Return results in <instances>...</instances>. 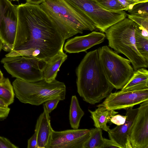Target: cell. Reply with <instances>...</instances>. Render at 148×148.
<instances>
[{
  "mask_svg": "<svg viewBox=\"0 0 148 148\" xmlns=\"http://www.w3.org/2000/svg\"><path fill=\"white\" fill-rule=\"evenodd\" d=\"M16 6L13 50L5 56H28L43 63L63 49L65 40L40 4L26 2Z\"/></svg>",
  "mask_w": 148,
  "mask_h": 148,
  "instance_id": "obj_1",
  "label": "cell"
},
{
  "mask_svg": "<svg viewBox=\"0 0 148 148\" xmlns=\"http://www.w3.org/2000/svg\"><path fill=\"white\" fill-rule=\"evenodd\" d=\"M77 91L83 100L91 104L99 103L114 89L100 61L98 49L87 53L76 70Z\"/></svg>",
  "mask_w": 148,
  "mask_h": 148,
  "instance_id": "obj_2",
  "label": "cell"
},
{
  "mask_svg": "<svg viewBox=\"0 0 148 148\" xmlns=\"http://www.w3.org/2000/svg\"><path fill=\"white\" fill-rule=\"evenodd\" d=\"M40 5L65 40L84 30L95 29L86 15L65 0H45Z\"/></svg>",
  "mask_w": 148,
  "mask_h": 148,
  "instance_id": "obj_3",
  "label": "cell"
},
{
  "mask_svg": "<svg viewBox=\"0 0 148 148\" xmlns=\"http://www.w3.org/2000/svg\"><path fill=\"white\" fill-rule=\"evenodd\" d=\"M137 25L132 20L125 18L105 32L109 47L116 53L123 54L127 57L134 71L148 67V62L139 53L136 47L135 33Z\"/></svg>",
  "mask_w": 148,
  "mask_h": 148,
  "instance_id": "obj_4",
  "label": "cell"
},
{
  "mask_svg": "<svg viewBox=\"0 0 148 148\" xmlns=\"http://www.w3.org/2000/svg\"><path fill=\"white\" fill-rule=\"evenodd\" d=\"M15 95L21 102L39 106L55 99H65L66 86L64 84L56 79L48 82L44 79L33 82L16 78L13 82Z\"/></svg>",
  "mask_w": 148,
  "mask_h": 148,
  "instance_id": "obj_5",
  "label": "cell"
},
{
  "mask_svg": "<svg viewBox=\"0 0 148 148\" xmlns=\"http://www.w3.org/2000/svg\"><path fill=\"white\" fill-rule=\"evenodd\" d=\"M100 62L109 83L116 89H121L134 72L128 59L114 51L107 46L98 49Z\"/></svg>",
  "mask_w": 148,
  "mask_h": 148,
  "instance_id": "obj_6",
  "label": "cell"
},
{
  "mask_svg": "<svg viewBox=\"0 0 148 148\" xmlns=\"http://www.w3.org/2000/svg\"><path fill=\"white\" fill-rule=\"evenodd\" d=\"M65 0L72 7L84 13L91 20L95 27L103 32L125 18L127 16L124 10H108L95 2L89 0Z\"/></svg>",
  "mask_w": 148,
  "mask_h": 148,
  "instance_id": "obj_7",
  "label": "cell"
},
{
  "mask_svg": "<svg viewBox=\"0 0 148 148\" xmlns=\"http://www.w3.org/2000/svg\"><path fill=\"white\" fill-rule=\"evenodd\" d=\"M5 69L12 77L30 82L43 79L41 62L32 57L26 56L6 57L1 61Z\"/></svg>",
  "mask_w": 148,
  "mask_h": 148,
  "instance_id": "obj_8",
  "label": "cell"
},
{
  "mask_svg": "<svg viewBox=\"0 0 148 148\" xmlns=\"http://www.w3.org/2000/svg\"><path fill=\"white\" fill-rule=\"evenodd\" d=\"M148 100V89L112 93L103 102L97 106H103L108 110H115L133 107Z\"/></svg>",
  "mask_w": 148,
  "mask_h": 148,
  "instance_id": "obj_9",
  "label": "cell"
},
{
  "mask_svg": "<svg viewBox=\"0 0 148 148\" xmlns=\"http://www.w3.org/2000/svg\"><path fill=\"white\" fill-rule=\"evenodd\" d=\"M90 130H68L61 131L53 130L49 148H83L90 136Z\"/></svg>",
  "mask_w": 148,
  "mask_h": 148,
  "instance_id": "obj_10",
  "label": "cell"
},
{
  "mask_svg": "<svg viewBox=\"0 0 148 148\" xmlns=\"http://www.w3.org/2000/svg\"><path fill=\"white\" fill-rule=\"evenodd\" d=\"M17 14L16 5L12 4L4 8L0 14V39L2 49L10 52L13 49L16 37Z\"/></svg>",
  "mask_w": 148,
  "mask_h": 148,
  "instance_id": "obj_11",
  "label": "cell"
},
{
  "mask_svg": "<svg viewBox=\"0 0 148 148\" xmlns=\"http://www.w3.org/2000/svg\"><path fill=\"white\" fill-rule=\"evenodd\" d=\"M131 129L132 148H148V100L140 103Z\"/></svg>",
  "mask_w": 148,
  "mask_h": 148,
  "instance_id": "obj_12",
  "label": "cell"
},
{
  "mask_svg": "<svg viewBox=\"0 0 148 148\" xmlns=\"http://www.w3.org/2000/svg\"><path fill=\"white\" fill-rule=\"evenodd\" d=\"M125 110L126 112L127 118L124 123L117 125L112 129H109L108 132L110 139L116 142L122 148H132L130 142V135L138 108L133 109V107H131Z\"/></svg>",
  "mask_w": 148,
  "mask_h": 148,
  "instance_id": "obj_13",
  "label": "cell"
},
{
  "mask_svg": "<svg viewBox=\"0 0 148 148\" xmlns=\"http://www.w3.org/2000/svg\"><path fill=\"white\" fill-rule=\"evenodd\" d=\"M106 38L105 34L93 31L86 35L76 36L69 39L65 43L64 49L69 53L85 51L93 46L102 43Z\"/></svg>",
  "mask_w": 148,
  "mask_h": 148,
  "instance_id": "obj_14",
  "label": "cell"
},
{
  "mask_svg": "<svg viewBox=\"0 0 148 148\" xmlns=\"http://www.w3.org/2000/svg\"><path fill=\"white\" fill-rule=\"evenodd\" d=\"M43 112L39 116L35 130L37 132L38 148H49L53 130L51 125L50 117L44 103Z\"/></svg>",
  "mask_w": 148,
  "mask_h": 148,
  "instance_id": "obj_15",
  "label": "cell"
},
{
  "mask_svg": "<svg viewBox=\"0 0 148 148\" xmlns=\"http://www.w3.org/2000/svg\"><path fill=\"white\" fill-rule=\"evenodd\" d=\"M67 58V55L62 49L53 57L43 62L42 67L43 79L48 82L55 80L60 66Z\"/></svg>",
  "mask_w": 148,
  "mask_h": 148,
  "instance_id": "obj_16",
  "label": "cell"
},
{
  "mask_svg": "<svg viewBox=\"0 0 148 148\" xmlns=\"http://www.w3.org/2000/svg\"><path fill=\"white\" fill-rule=\"evenodd\" d=\"M148 89V71L144 68L137 69L121 89L124 92Z\"/></svg>",
  "mask_w": 148,
  "mask_h": 148,
  "instance_id": "obj_17",
  "label": "cell"
},
{
  "mask_svg": "<svg viewBox=\"0 0 148 148\" xmlns=\"http://www.w3.org/2000/svg\"><path fill=\"white\" fill-rule=\"evenodd\" d=\"M98 108L92 111L88 109L91 114L90 117L94 122V125L95 127L101 129L108 132L110 129L107 123L113 116L117 114L118 112L114 110L107 109L103 106H97Z\"/></svg>",
  "mask_w": 148,
  "mask_h": 148,
  "instance_id": "obj_18",
  "label": "cell"
},
{
  "mask_svg": "<svg viewBox=\"0 0 148 148\" xmlns=\"http://www.w3.org/2000/svg\"><path fill=\"white\" fill-rule=\"evenodd\" d=\"M84 114L80 106L77 97L75 95L73 96L69 112V122L71 128L74 129H78L80 120Z\"/></svg>",
  "mask_w": 148,
  "mask_h": 148,
  "instance_id": "obj_19",
  "label": "cell"
},
{
  "mask_svg": "<svg viewBox=\"0 0 148 148\" xmlns=\"http://www.w3.org/2000/svg\"><path fill=\"white\" fill-rule=\"evenodd\" d=\"M15 95L13 86L10 80L8 78H4L0 82V99L8 107L14 102Z\"/></svg>",
  "mask_w": 148,
  "mask_h": 148,
  "instance_id": "obj_20",
  "label": "cell"
},
{
  "mask_svg": "<svg viewBox=\"0 0 148 148\" xmlns=\"http://www.w3.org/2000/svg\"><path fill=\"white\" fill-rule=\"evenodd\" d=\"M88 138L84 143L83 148H103L104 138L102 136V130L95 127L90 130Z\"/></svg>",
  "mask_w": 148,
  "mask_h": 148,
  "instance_id": "obj_21",
  "label": "cell"
},
{
  "mask_svg": "<svg viewBox=\"0 0 148 148\" xmlns=\"http://www.w3.org/2000/svg\"><path fill=\"white\" fill-rule=\"evenodd\" d=\"M143 28L137 24L135 33L136 45L139 53L148 62V38L142 35Z\"/></svg>",
  "mask_w": 148,
  "mask_h": 148,
  "instance_id": "obj_22",
  "label": "cell"
},
{
  "mask_svg": "<svg viewBox=\"0 0 148 148\" xmlns=\"http://www.w3.org/2000/svg\"><path fill=\"white\" fill-rule=\"evenodd\" d=\"M96 2L104 9L110 11L125 10L118 0H96Z\"/></svg>",
  "mask_w": 148,
  "mask_h": 148,
  "instance_id": "obj_23",
  "label": "cell"
},
{
  "mask_svg": "<svg viewBox=\"0 0 148 148\" xmlns=\"http://www.w3.org/2000/svg\"><path fill=\"white\" fill-rule=\"evenodd\" d=\"M130 14L135 15H148V2L139 3L134 5L128 11Z\"/></svg>",
  "mask_w": 148,
  "mask_h": 148,
  "instance_id": "obj_24",
  "label": "cell"
},
{
  "mask_svg": "<svg viewBox=\"0 0 148 148\" xmlns=\"http://www.w3.org/2000/svg\"><path fill=\"white\" fill-rule=\"evenodd\" d=\"M128 17L138 25L148 30V15H135L127 14Z\"/></svg>",
  "mask_w": 148,
  "mask_h": 148,
  "instance_id": "obj_25",
  "label": "cell"
},
{
  "mask_svg": "<svg viewBox=\"0 0 148 148\" xmlns=\"http://www.w3.org/2000/svg\"><path fill=\"white\" fill-rule=\"evenodd\" d=\"M127 118V116L120 114H115L112 116L110 119V121L117 125H120L124 123Z\"/></svg>",
  "mask_w": 148,
  "mask_h": 148,
  "instance_id": "obj_26",
  "label": "cell"
},
{
  "mask_svg": "<svg viewBox=\"0 0 148 148\" xmlns=\"http://www.w3.org/2000/svg\"><path fill=\"white\" fill-rule=\"evenodd\" d=\"M60 101V99H55L48 101L45 102L44 104L49 114L57 107Z\"/></svg>",
  "mask_w": 148,
  "mask_h": 148,
  "instance_id": "obj_27",
  "label": "cell"
},
{
  "mask_svg": "<svg viewBox=\"0 0 148 148\" xmlns=\"http://www.w3.org/2000/svg\"><path fill=\"white\" fill-rule=\"evenodd\" d=\"M7 138L0 136V148H17Z\"/></svg>",
  "mask_w": 148,
  "mask_h": 148,
  "instance_id": "obj_28",
  "label": "cell"
},
{
  "mask_svg": "<svg viewBox=\"0 0 148 148\" xmlns=\"http://www.w3.org/2000/svg\"><path fill=\"white\" fill-rule=\"evenodd\" d=\"M27 148H38L37 143V132H35L32 136L28 140Z\"/></svg>",
  "mask_w": 148,
  "mask_h": 148,
  "instance_id": "obj_29",
  "label": "cell"
},
{
  "mask_svg": "<svg viewBox=\"0 0 148 148\" xmlns=\"http://www.w3.org/2000/svg\"><path fill=\"white\" fill-rule=\"evenodd\" d=\"M106 147L122 148L120 145L114 140L104 138V143L103 148Z\"/></svg>",
  "mask_w": 148,
  "mask_h": 148,
  "instance_id": "obj_30",
  "label": "cell"
},
{
  "mask_svg": "<svg viewBox=\"0 0 148 148\" xmlns=\"http://www.w3.org/2000/svg\"><path fill=\"white\" fill-rule=\"evenodd\" d=\"M118 0L125 8V10L126 11L131 10L134 5L138 3L132 0Z\"/></svg>",
  "mask_w": 148,
  "mask_h": 148,
  "instance_id": "obj_31",
  "label": "cell"
},
{
  "mask_svg": "<svg viewBox=\"0 0 148 148\" xmlns=\"http://www.w3.org/2000/svg\"><path fill=\"white\" fill-rule=\"evenodd\" d=\"M10 109L8 107H0V120H3L6 119L9 114Z\"/></svg>",
  "mask_w": 148,
  "mask_h": 148,
  "instance_id": "obj_32",
  "label": "cell"
},
{
  "mask_svg": "<svg viewBox=\"0 0 148 148\" xmlns=\"http://www.w3.org/2000/svg\"><path fill=\"white\" fill-rule=\"evenodd\" d=\"M12 3L9 0H0V14L5 8Z\"/></svg>",
  "mask_w": 148,
  "mask_h": 148,
  "instance_id": "obj_33",
  "label": "cell"
},
{
  "mask_svg": "<svg viewBox=\"0 0 148 148\" xmlns=\"http://www.w3.org/2000/svg\"><path fill=\"white\" fill-rule=\"evenodd\" d=\"M26 2L34 4H40L45 0H25Z\"/></svg>",
  "mask_w": 148,
  "mask_h": 148,
  "instance_id": "obj_34",
  "label": "cell"
},
{
  "mask_svg": "<svg viewBox=\"0 0 148 148\" xmlns=\"http://www.w3.org/2000/svg\"><path fill=\"white\" fill-rule=\"evenodd\" d=\"M141 34L143 36L148 38V30L143 28L141 30Z\"/></svg>",
  "mask_w": 148,
  "mask_h": 148,
  "instance_id": "obj_35",
  "label": "cell"
},
{
  "mask_svg": "<svg viewBox=\"0 0 148 148\" xmlns=\"http://www.w3.org/2000/svg\"><path fill=\"white\" fill-rule=\"evenodd\" d=\"M0 107H8L4 103L3 101L0 99Z\"/></svg>",
  "mask_w": 148,
  "mask_h": 148,
  "instance_id": "obj_36",
  "label": "cell"
},
{
  "mask_svg": "<svg viewBox=\"0 0 148 148\" xmlns=\"http://www.w3.org/2000/svg\"><path fill=\"white\" fill-rule=\"evenodd\" d=\"M137 3L148 2V0H132Z\"/></svg>",
  "mask_w": 148,
  "mask_h": 148,
  "instance_id": "obj_37",
  "label": "cell"
},
{
  "mask_svg": "<svg viewBox=\"0 0 148 148\" xmlns=\"http://www.w3.org/2000/svg\"><path fill=\"white\" fill-rule=\"evenodd\" d=\"M3 75L1 71L0 70V82H1L3 80L4 78Z\"/></svg>",
  "mask_w": 148,
  "mask_h": 148,
  "instance_id": "obj_38",
  "label": "cell"
},
{
  "mask_svg": "<svg viewBox=\"0 0 148 148\" xmlns=\"http://www.w3.org/2000/svg\"><path fill=\"white\" fill-rule=\"evenodd\" d=\"M2 42L1 39H0V51H1V49H2Z\"/></svg>",
  "mask_w": 148,
  "mask_h": 148,
  "instance_id": "obj_39",
  "label": "cell"
},
{
  "mask_svg": "<svg viewBox=\"0 0 148 148\" xmlns=\"http://www.w3.org/2000/svg\"><path fill=\"white\" fill-rule=\"evenodd\" d=\"M89 0L92 1H95L96 0Z\"/></svg>",
  "mask_w": 148,
  "mask_h": 148,
  "instance_id": "obj_40",
  "label": "cell"
},
{
  "mask_svg": "<svg viewBox=\"0 0 148 148\" xmlns=\"http://www.w3.org/2000/svg\"><path fill=\"white\" fill-rule=\"evenodd\" d=\"M13 1H18L19 0H12Z\"/></svg>",
  "mask_w": 148,
  "mask_h": 148,
  "instance_id": "obj_41",
  "label": "cell"
},
{
  "mask_svg": "<svg viewBox=\"0 0 148 148\" xmlns=\"http://www.w3.org/2000/svg\"></svg>",
  "mask_w": 148,
  "mask_h": 148,
  "instance_id": "obj_42",
  "label": "cell"
}]
</instances>
